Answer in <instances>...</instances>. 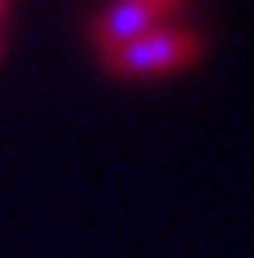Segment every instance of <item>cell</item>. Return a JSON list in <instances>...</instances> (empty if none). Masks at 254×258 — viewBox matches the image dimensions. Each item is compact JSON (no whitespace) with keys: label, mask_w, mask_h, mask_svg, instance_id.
Segmentation results:
<instances>
[{"label":"cell","mask_w":254,"mask_h":258,"mask_svg":"<svg viewBox=\"0 0 254 258\" xmlns=\"http://www.w3.org/2000/svg\"><path fill=\"white\" fill-rule=\"evenodd\" d=\"M201 57H205V34H198L186 23H163L125 46L99 53V61L114 80H159L198 64Z\"/></svg>","instance_id":"obj_1"},{"label":"cell","mask_w":254,"mask_h":258,"mask_svg":"<svg viewBox=\"0 0 254 258\" xmlns=\"http://www.w3.org/2000/svg\"><path fill=\"white\" fill-rule=\"evenodd\" d=\"M175 16H182L178 0H125V4H110V8L91 16L88 38L99 53H106L114 46H125V42L141 38L152 27L175 23Z\"/></svg>","instance_id":"obj_2"}]
</instances>
